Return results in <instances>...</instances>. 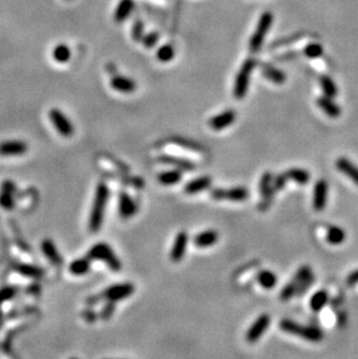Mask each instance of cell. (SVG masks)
Segmentation results:
<instances>
[{
    "label": "cell",
    "mask_w": 358,
    "mask_h": 359,
    "mask_svg": "<svg viewBox=\"0 0 358 359\" xmlns=\"http://www.w3.org/2000/svg\"><path fill=\"white\" fill-rule=\"evenodd\" d=\"M108 197V188H107L105 184L100 183L98 185L97 189H95L94 203L93 206H92L91 216H90V229H91V231H93V233H97L100 229L101 224H103Z\"/></svg>",
    "instance_id": "1"
},
{
    "label": "cell",
    "mask_w": 358,
    "mask_h": 359,
    "mask_svg": "<svg viewBox=\"0 0 358 359\" xmlns=\"http://www.w3.org/2000/svg\"><path fill=\"white\" fill-rule=\"evenodd\" d=\"M279 328L287 334L295 335L298 337L305 338L308 342H321L323 338V334L320 329L308 325H301L299 323L292 321V320L284 319L279 322Z\"/></svg>",
    "instance_id": "2"
},
{
    "label": "cell",
    "mask_w": 358,
    "mask_h": 359,
    "mask_svg": "<svg viewBox=\"0 0 358 359\" xmlns=\"http://www.w3.org/2000/svg\"><path fill=\"white\" fill-rule=\"evenodd\" d=\"M255 67L256 59L248 58L243 62L242 67L240 68L236 78H235L234 91H233L235 99L241 100L247 96L250 84V77H251L252 70L255 69Z\"/></svg>",
    "instance_id": "3"
},
{
    "label": "cell",
    "mask_w": 358,
    "mask_h": 359,
    "mask_svg": "<svg viewBox=\"0 0 358 359\" xmlns=\"http://www.w3.org/2000/svg\"><path fill=\"white\" fill-rule=\"evenodd\" d=\"M273 22V16L271 12H264L259 17L257 27L253 32L251 38L249 42V50L252 54L258 52V50L263 46L265 37H267L268 31H270L271 25Z\"/></svg>",
    "instance_id": "4"
},
{
    "label": "cell",
    "mask_w": 358,
    "mask_h": 359,
    "mask_svg": "<svg viewBox=\"0 0 358 359\" xmlns=\"http://www.w3.org/2000/svg\"><path fill=\"white\" fill-rule=\"evenodd\" d=\"M89 258L90 259L103 260L113 271L118 272L121 270V262L116 257L112 248L106 243H98V244L93 245V248L89 252Z\"/></svg>",
    "instance_id": "5"
},
{
    "label": "cell",
    "mask_w": 358,
    "mask_h": 359,
    "mask_svg": "<svg viewBox=\"0 0 358 359\" xmlns=\"http://www.w3.org/2000/svg\"><path fill=\"white\" fill-rule=\"evenodd\" d=\"M211 197L216 201L231 200L240 203L249 198V189L242 186L232 188H213L211 191Z\"/></svg>",
    "instance_id": "6"
},
{
    "label": "cell",
    "mask_w": 358,
    "mask_h": 359,
    "mask_svg": "<svg viewBox=\"0 0 358 359\" xmlns=\"http://www.w3.org/2000/svg\"><path fill=\"white\" fill-rule=\"evenodd\" d=\"M259 192H261L259 210L265 212L271 206L274 193H276L273 189V177L271 174V172H265V173H263V176H262L261 183H259Z\"/></svg>",
    "instance_id": "7"
},
{
    "label": "cell",
    "mask_w": 358,
    "mask_h": 359,
    "mask_svg": "<svg viewBox=\"0 0 358 359\" xmlns=\"http://www.w3.org/2000/svg\"><path fill=\"white\" fill-rule=\"evenodd\" d=\"M49 118L55 129L64 137H70L73 134V124L63 112L57 108H53L49 112Z\"/></svg>",
    "instance_id": "8"
},
{
    "label": "cell",
    "mask_w": 358,
    "mask_h": 359,
    "mask_svg": "<svg viewBox=\"0 0 358 359\" xmlns=\"http://www.w3.org/2000/svg\"><path fill=\"white\" fill-rule=\"evenodd\" d=\"M135 292V287L133 284L126 283V284H118L113 285V286L108 287L105 292H104V298L111 302H116L124 300V299L129 298L133 293Z\"/></svg>",
    "instance_id": "9"
},
{
    "label": "cell",
    "mask_w": 358,
    "mask_h": 359,
    "mask_svg": "<svg viewBox=\"0 0 358 359\" xmlns=\"http://www.w3.org/2000/svg\"><path fill=\"white\" fill-rule=\"evenodd\" d=\"M271 319L270 315L268 314H263V315L258 316V319L252 323L251 327L248 330L246 338L249 343H256L261 338L262 335L267 331V329L270 325Z\"/></svg>",
    "instance_id": "10"
},
{
    "label": "cell",
    "mask_w": 358,
    "mask_h": 359,
    "mask_svg": "<svg viewBox=\"0 0 358 359\" xmlns=\"http://www.w3.org/2000/svg\"><path fill=\"white\" fill-rule=\"evenodd\" d=\"M187 242H189V235L186 231H180L176 236L174 245H172L171 251H170V259L174 263H178L183 260L186 252Z\"/></svg>",
    "instance_id": "11"
},
{
    "label": "cell",
    "mask_w": 358,
    "mask_h": 359,
    "mask_svg": "<svg viewBox=\"0 0 358 359\" xmlns=\"http://www.w3.org/2000/svg\"><path fill=\"white\" fill-rule=\"evenodd\" d=\"M328 195V183L324 179H319L314 186L313 193V207L316 212H321L326 207Z\"/></svg>",
    "instance_id": "12"
},
{
    "label": "cell",
    "mask_w": 358,
    "mask_h": 359,
    "mask_svg": "<svg viewBox=\"0 0 358 359\" xmlns=\"http://www.w3.org/2000/svg\"><path fill=\"white\" fill-rule=\"evenodd\" d=\"M235 120H236V112L233 109H227L212 118L210 120V126L213 130H222L234 123Z\"/></svg>",
    "instance_id": "13"
},
{
    "label": "cell",
    "mask_w": 358,
    "mask_h": 359,
    "mask_svg": "<svg viewBox=\"0 0 358 359\" xmlns=\"http://www.w3.org/2000/svg\"><path fill=\"white\" fill-rule=\"evenodd\" d=\"M27 151V144L19 139H10L0 143V155L1 156H19Z\"/></svg>",
    "instance_id": "14"
},
{
    "label": "cell",
    "mask_w": 358,
    "mask_h": 359,
    "mask_svg": "<svg viewBox=\"0 0 358 359\" xmlns=\"http://www.w3.org/2000/svg\"><path fill=\"white\" fill-rule=\"evenodd\" d=\"M137 212V206L135 201L125 192H121L119 195V214L122 219H129L135 215Z\"/></svg>",
    "instance_id": "15"
},
{
    "label": "cell",
    "mask_w": 358,
    "mask_h": 359,
    "mask_svg": "<svg viewBox=\"0 0 358 359\" xmlns=\"http://www.w3.org/2000/svg\"><path fill=\"white\" fill-rule=\"evenodd\" d=\"M335 166L339 171H341L344 176L350 178L353 182L358 186V166L354 164L353 162L349 161L345 157H340L336 159Z\"/></svg>",
    "instance_id": "16"
},
{
    "label": "cell",
    "mask_w": 358,
    "mask_h": 359,
    "mask_svg": "<svg viewBox=\"0 0 358 359\" xmlns=\"http://www.w3.org/2000/svg\"><path fill=\"white\" fill-rule=\"evenodd\" d=\"M212 185V178L208 176H202V177H198L196 179L191 180L184 186V192L186 194H197V193H200V192L205 191V189H208L211 188Z\"/></svg>",
    "instance_id": "17"
},
{
    "label": "cell",
    "mask_w": 358,
    "mask_h": 359,
    "mask_svg": "<svg viewBox=\"0 0 358 359\" xmlns=\"http://www.w3.org/2000/svg\"><path fill=\"white\" fill-rule=\"evenodd\" d=\"M332 99L333 98H329L327 96L320 97L316 99V105L319 106V108H320L322 112L326 113L328 117L335 119L341 115L342 111L341 107H340L336 103H334Z\"/></svg>",
    "instance_id": "18"
},
{
    "label": "cell",
    "mask_w": 358,
    "mask_h": 359,
    "mask_svg": "<svg viewBox=\"0 0 358 359\" xmlns=\"http://www.w3.org/2000/svg\"><path fill=\"white\" fill-rule=\"evenodd\" d=\"M112 88L120 93H133L136 90V83L125 76H115L111 81Z\"/></svg>",
    "instance_id": "19"
},
{
    "label": "cell",
    "mask_w": 358,
    "mask_h": 359,
    "mask_svg": "<svg viewBox=\"0 0 358 359\" xmlns=\"http://www.w3.org/2000/svg\"><path fill=\"white\" fill-rule=\"evenodd\" d=\"M134 7H135L134 0H120L114 11V21L118 23L126 21L132 14Z\"/></svg>",
    "instance_id": "20"
},
{
    "label": "cell",
    "mask_w": 358,
    "mask_h": 359,
    "mask_svg": "<svg viewBox=\"0 0 358 359\" xmlns=\"http://www.w3.org/2000/svg\"><path fill=\"white\" fill-rule=\"evenodd\" d=\"M158 161L164 163V164L172 165L176 169H179L181 171H192L196 169V164L193 162L189 161V159L185 158H179V157H174V156H161L158 158Z\"/></svg>",
    "instance_id": "21"
},
{
    "label": "cell",
    "mask_w": 358,
    "mask_h": 359,
    "mask_svg": "<svg viewBox=\"0 0 358 359\" xmlns=\"http://www.w3.org/2000/svg\"><path fill=\"white\" fill-rule=\"evenodd\" d=\"M217 239H219V233L213 229H210L196 235L195 239H193V243L198 248H207L215 244Z\"/></svg>",
    "instance_id": "22"
},
{
    "label": "cell",
    "mask_w": 358,
    "mask_h": 359,
    "mask_svg": "<svg viewBox=\"0 0 358 359\" xmlns=\"http://www.w3.org/2000/svg\"><path fill=\"white\" fill-rule=\"evenodd\" d=\"M262 73L268 82L273 83V84L282 85L284 84L286 81V75L282 70L277 69L276 67L270 64L262 65Z\"/></svg>",
    "instance_id": "23"
},
{
    "label": "cell",
    "mask_w": 358,
    "mask_h": 359,
    "mask_svg": "<svg viewBox=\"0 0 358 359\" xmlns=\"http://www.w3.org/2000/svg\"><path fill=\"white\" fill-rule=\"evenodd\" d=\"M158 183L162 184L164 186H172L176 185L183 179V172L179 169H175V170L164 171L162 173L158 174Z\"/></svg>",
    "instance_id": "24"
},
{
    "label": "cell",
    "mask_w": 358,
    "mask_h": 359,
    "mask_svg": "<svg viewBox=\"0 0 358 359\" xmlns=\"http://www.w3.org/2000/svg\"><path fill=\"white\" fill-rule=\"evenodd\" d=\"M345 237H347L345 231L343 230L341 227H339V225H330L327 229L326 239L329 244L333 245L342 244V243L345 241Z\"/></svg>",
    "instance_id": "25"
},
{
    "label": "cell",
    "mask_w": 358,
    "mask_h": 359,
    "mask_svg": "<svg viewBox=\"0 0 358 359\" xmlns=\"http://www.w3.org/2000/svg\"><path fill=\"white\" fill-rule=\"evenodd\" d=\"M286 174H287L288 179L293 180V182L299 184V185H306L311 180V174L305 169H290V170L286 171Z\"/></svg>",
    "instance_id": "26"
},
{
    "label": "cell",
    "mask_w": 358,
    "mask_h": 359,
    "mask_svg": "<svg viewBox=\"0 0 358 359\" xmlns=\"http://www.w3.org/2000/svg\"><path fill=\"white\" fill-rule=\"evenodd\" d=\"M277 280H278L277 275L272 271H268V270H262L257 274L258 284L265 290L273 289L277 285Z\"/></svg>",
    "instance_id": "27"
},
{
    "label": "cell",
    "mask_w": 358,
    "mask_h": 359,
    "mask_svg": "<svg viewBox=\"0 0 358 359\" xmlns=\"http://www.w3.org/2000/svg\"><path fill=\"white\" fill-rule=\"evenodd\" d=\"M328 299H329V296H328L327 291H318L313 294L311 300H309V306L314 311H320L327 305Z\"/></svg>",
    "instance_id": "28"
},
{
    "label": "cell",
    "mask_w": 358,
    "mask_h": 359,
    "mask_svg": "<svg viewBox=\"0 0 358 359\" xmlns=\"http://www.w3.org/2000/svg\"><path fill=\"white\" fill-rule=\"evenodd\" d=\"M53 57L57 63H67L69 59L71 58V50L67 44H57L53 50Z\"/></svg>",
    "instance_id": "29"
},
{
    "label": "cell",
    "mask_w": 358,
    "mask_h": 359,
    "mask_svg": "<svg viewBox=\"0 0 358 359\" xmlns=\"http://www.w3.org/2000/svg\"><path fill=\"white\" fill-rule=\"evenodd\" d=\"M320 85L322 87V91H323L324 96L329 97V98H335L337 96V86L335 83L330 77L328 76H322L320 77Z\"/></svg>",
    "instance_id": "30"
},
{
    "label": "cell",
    "mask_w": 358,
    "mask_h": 359,
    "mask_svg": "<svg viewBox=\"0 0 358 359\" xmlns=\"http://www.w3.org/2000/svg\"><path fill=\"white\" fill-rule=\"evenodd\" d=\"M90 270V258H82V259H77L71 264L70 271L76 275L85 274Z\"/></svg>",
    "instance_id": "31"
},
{
    "label": "cell",
    "mask_w": 358,
    "mask_h": 359,
    "mask_svg": "<svg viewBox=\"0 0 358 359\" xmlns=\"http://www.w3.org/2000/svg\"><path fill=\"white\" fill-rule=\"evenodd\" d=\"M156 56L160 62H162V63H168V62L174 59L175 57V48L171 44H165V46H162L157 50Z\"/></svg>",
    "instance_id": "32"
},
{
    "label": "cell",
    "mask_w": 358,
    "mask_h": 359,
    "mask_svg": "<svg viewBox=\"0 0 358 359\" xmlns=\"http://www.w3.org/2000/svg\"><path fill=\"white\" fill-rule=\"evenodd\" d=\"M42 247L44 255H46L48 259L52 260V262L55 264L61 263V257H59L58 252L56 250L55 245H54V243L52 241H44Z\"/></svg>",
    "instance_id": "33"
},
{
    "label": "cell",
    "mask_w": 358,
    "mask_h": 359,
    "mask_svg": "<svg viewBox=\"0 0 358 359\" xmlns=\"http://www.w3.org/2000/svg\"><path fill=\"white\" fill-rule=\"evenodd\" d=\"M304 54L308 58H318L323 54V48L319 43H309L304 49Z\"/></svg>",
    "instance_id": "34"
},
{
    "label": "cell",
    "mask_w": 358,
    "mask_h": 359,
    "mask_svg": "<svg viewBox=\"0 0 358 359\" xmlns=\"http://www.w3.org/2000/svg\"><path fill=\"white\" fill-rule=\"evenodd\" d=\"M311 277H313L312 269L309 268L308 265H304V266H301L299 270H298L297 274H295L293 280H292V281H294V283L297 284V286H298V285H299L301 281L306 280V279H308Z\"/></svg>",
    "instance_id": "35"
},
{
    "label": "cell",
    "mask_w": 358,
    "mask_h": 359,
    "mask_svg": "<svg viewBox=\"0 0 358 359\" xmlns=\"http://www.w3.org/2000/svg\"><path fill=\"white\" fill-rule=\"evenodd\" d=\"M297 291H298V286L294 281H291L288 283L284 289L282 290V293H280V299L283 301H287L290 300L291 298H293L294 295H297Z\"/></svg>",
    "instance_id": "36"
},
{
    "label": "cell",
    "mask_w": 358,
    "mask_h": 359,
    "mask_svg": "<svg viewBox=\"0 0 358 359\" xmlns=\"http://www.w3.org/2000/svg\"><path fill=\"white\" fill-rule=\"evenodd\" d=\"M158 38H160V35L156 32H150L148 34H144V36L142 38V44L145 48L151 49L157 44Z\"/></svg>",
    "instance_id": "37"
},
{
    "label": "cell",
    "mask_w": 358,
    "mask_h": 359,
    "mask_svg": "<svg viewBox=\"0 0 358 359\" xmlns=\"http://www.w3.org/2000/svg\"><path fill=\"white\" fill-rule=\"evenodd\" d=\"M144 36V25L141 20H136L132 28V37L135 41H142Z\"/></svg>",
    "instance_id": "38"
},
{
    "label": "cell",
    "mask_w": 358,
    "mask_h": 359,
    "mask_svg": "<svg viewBox=\"0 0 358 359\" xmlns=\"http://www.w3.org/2000/svg\"><path fill=\"white\" fill-rule=\"evenodd\" d=\"M288 177L287 174L285 173H279L277 174L276 177H273V189L274 192H279L282 191L283 188L286 186V182H287Z\"/></svg>",
    "instance_id": "39"
},
{
    "label": "cell",
    "mask_w": 358,
    "mask_h": 359,
    "mask_svg": "<svg viewBox=\"0 0 358 359\" xmlns=\"http://www.w3.org/2000/svg\"><path fill=\"white\" fill-rule=\"evenodd\" d=\"M347 283L350 285V286H353V285L358 283V270H356V271H354V272H351V274L348 275Z\"/></svg>",
    "instance_id": "40"
}]
</instances>
